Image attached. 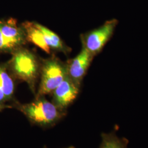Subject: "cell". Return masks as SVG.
Returning a JSON list of instances; mask_svg holds the SVG:
<instances>
[{
  "mask_svg": "<svg viewBox=\"0 0 148 148\" xmlns=\"http://www.w3.org/2000/svg\"><path fill=\"white\" fill-rule=\"evenodd\" d=\"M13 108L22 112L32 125L45 128L55 126L66 114L46 99L45 96L36 97L34 101L25 104L17 101Z\"/></svg>",
  "mask_w": 148,
  "mask_h": 148,
  "instance_id": "2",
  "label": "cell"
},
{
  "mask_svg": "<svg viewBox=\"0 0 148 148\" xmlns=\"http://www.w3.org/2000/svg\"><path fill=\"white\" fill-rule=\"evenodd\" d=\"M67 76L65 62L54 54L42 59L41 68L36 97L45 96L53 92Z\"/></svg>",
  "mask_w": 148,
  "mask_h": 148,
  "instance_id": "3",
  "label": "cell"
},
{
  "mask_svg": "<svg viewBox=\"0 0 148 148\" xmlns=\"http://www.w3.org/2000/svg\"><path fill=\"white\" fill-rule=\"evenodd\" d=\"M34 23L36 27L42 32L46 43L52 52H61L66 56L69 55L71 52V48L65 45L57 34L40 23L36 21Z\"/></svg>",
  "mask_w": 148,
  "mask_h": 148,
  "instance_id": "10",
  "label": "cell"
},
{
  "mask_svg": "<svg viewBox=\"0 0 148 148\" xmlns=\"http://www.w3.org/2000/svg\"><path fill=\"white\" fill-rule=\"evenodd\" d=\"M43 148H47L46 147H44ZM74 148V147L73 146H71V147H68V148Z\"/></svg>",
  "mask_w": 148,
  "mask_h": 148,
  "instance_id": "14",
  "label": "cell"
},
{
  "mask_svg": "<svg viewBox=\"0 0 148 148\" xmlns=\"http://www.w3.org/2000/svg\"><path fill=\"white\" fill-rule=\"evenodd\" d=\"M11 55V58L6 62L8 70L17 81L27 83L35 96L40 80L42 59L25 46L18 48Z\"/></svg>",
  "mask_w": 148,
  "mask_h": 148,
  "instance_id": "1",
  "label": "cell"
},
{
  "mask_svg": "<svg viewBox=\"0 0 148 148\" xmlns=\"http://www.w3.org/2000/svg\"><path fill=\"white\" fill-rule=\"evenodd\" d=\"M16 82L8 70L6 63H0V104L13 108L18 101L15 97Z\"/></svg>",
  "mask_w": 148,
  "mask_h": 148,
  "instance_id": "7",
  "label": "cell"
},
{
  "mask_svg": "<svg viewBox=\"0 0 148 148\" xmlns=\"http://www.w3.org/2000/svg\"><path fill=\"white\" fill-rule=\"evenodd\" d=\"M101 137L102 140L99 148H127L129 143L127 138L117 136L116 130L109 133H103Z\"/></svg>",
  "mask_w": 148,
  "mask_h": 148,
  "instance_id": "11",
  "label": "cell"
},
{
  "mask_svg": "<svg viewBox=\"0 0 148 148\" xmlns=\"http://www.w3.org/2000/svg\"><path fill=\"white\" fill-rule=\"evenodd\" d=\"M0 30L5 39L16 48L25 46L27 43L21 24H19L16 19L8 18L0 19Z\"/></svg>",
  "mask_w": 148,
  "mask_h": 148,
  "instance_id": "8",
  "label": "cell"
},
{
  "mask_svg": "<svg viewBox=\"0 0 148 148\" xmlns=\"http://www.w3.org/2000/svg\"><path fill=\"white\" fill-rule=\"evenodd\" d=\"M21 25L25 33L27 42L33 43L48 54H52V51L48 46L42 32L36 27L34 21H24Z\"/></svg>",
  "mask_w": 148,
  "mask_h": 148,
  "instance_id": "9",
  "label": "cell"
},
{
  "mask_svg": "<svg viewBox=\"0 0 148 148\" xmlns=\"http://www.w3.org/2000/svg\"><path fill=\"white\" fill-rule=\"evenodd\" d=\"M17 49L5 39L0 30V54L8 53L11 54Z\"/></svg>",
  "mask_w": 148,
  "mask_h": 148,
  "instance_id": "12",
  "label": "cell"
},
{
  "mask_svg": "<svg viewBox=\"0 0 148 148\" xmlns=\"http://www.w3.org/2000/svg\"><path fill=\"white\" fill-rule=\"evenodd\" d=\"M117 24L116 19H111L97 29L81 34L80 39L82 47L95 57L103 50L112 36Z\"/></svg>",
  "mask_w": 148,
  "mask_h": 148,
  "instance_id": "4",
  "label": "cell"
},
{
  "mask_svg": "<svg viewBox=\"0 0 148 148\" xmlns=\"http://www.w3.org/2000/svg\"><path fill=\"white\" fill-rule=\"evenodd\" d=\"M94 57L87 49L82 47L80 52L76 57L65 62L67 75L80 88Z\"/></svg>",
  "mask_w": 148,
  "mask_h": 148,
  "instance_id": "5",
  "label": "cell"
},
{
  "mask_svg": "<svg viewBox=\"0 0 148 148\" xmlns=\"http://www.w3.org/2000/svg\"><path fill=\"white\" fill-rule=\"evenodd\" d=\"M80 87H78L67 75L63 81L51 93L52 102L61 111L66 112L79 95Z\"/></svg>",
  "mask_w": 148,
  "mask_h": 148,
  "instance_id": "6",
  "label": "cell"
},
{
  "mask_svg": "<svg viewBox=\"0 0 148 148\" xmlns=\"http://www.w3.org/2000/svg\"><path fill=\"white\" fill-rule=\"evenodd\" d=\"M11 108H12L11 106L0 104V112L5 109H11Z\"/></svg>",
  "mask_w": 148,
  "mask_h": 148,
  "instance_id": "13",
  "label": "cell"
}]
</instances>
